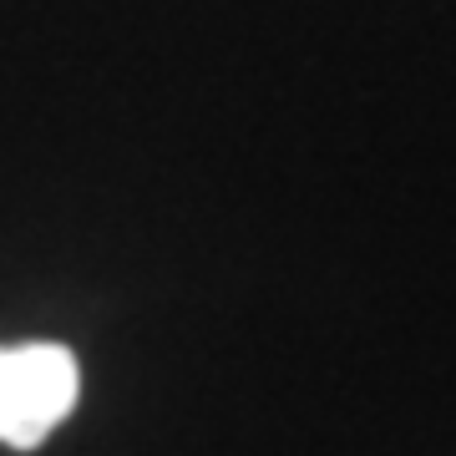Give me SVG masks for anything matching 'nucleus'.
<instances>
[{"mask_svg": "<svg viewBox=\"0 0 456 456\" xmlns=\"http://www.w3.org/2000/svg\"><path fill=\"white\" fill-rule=\"evenodd\" d=\"M82 370L66 345H0V441L36 452L71 416Z\"/></svg>", "mask_w": 456, "mask_h": 456, "instance_id": "nucleus-1", "label": "nucleus"}]
</instances>
